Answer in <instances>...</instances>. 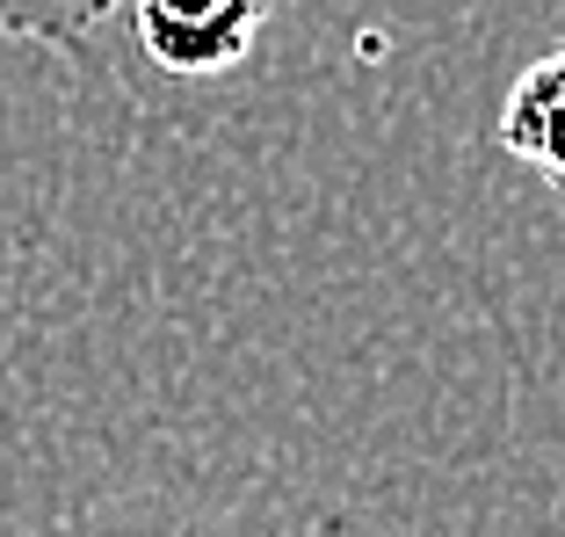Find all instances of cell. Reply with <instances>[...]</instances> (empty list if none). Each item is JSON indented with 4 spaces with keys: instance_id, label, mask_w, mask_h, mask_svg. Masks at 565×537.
<instances>
[{
    "instance_id": "3",
    "label": "cell",
    "mask_w": 565,
    "mask_h": 537,
    "mask_svg": "<svg viewBox=\"0 0 565 537\" xmlns=\"http://www.w3.org/2000/svg\"><path fill=\"white\" fill-rule=\"evenodd\" d=\"M124 22V0H0V36L15 44H51L66 59H87L95 36Z\"/></svg>"
},
{
    "instance_id": "1",
    "label": "cell",
    "mask_w": 565,
    "mask_h": 537,
    "mask_svg": "<svg viewBox=\"0 0 565 537\" xmlns=\"http://www.w3.org/2000/svg\"><path fill=\"white\" fill-rule=\"evenodd\" d=\"M276 8L282 0H124V15L138 22V44L152 51V66L182 73V81L239 66Z\"/></svg>"
},
{
    "instance_id": "2",
    "label": "cell",
    "mask_w": 565,
    "mask_h": 537,
    "mask_svg": "<svg viewBox=\"0 0 565 537\" xmlns=\"http://www.w3.org/2000/svg\"><path fill=\"white\" fill-rule=\"evenodd\" d=\"M558 95H565V59L544 51L500 102V146L522 152L536 175H558Z\"/></svg>"
}]
</instances>
